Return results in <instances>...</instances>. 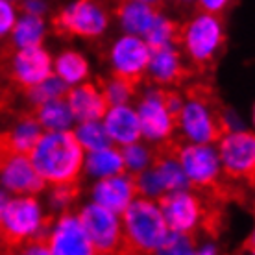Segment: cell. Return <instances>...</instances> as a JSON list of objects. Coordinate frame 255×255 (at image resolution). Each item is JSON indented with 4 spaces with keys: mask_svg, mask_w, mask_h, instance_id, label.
Segmentation results:
<instances>
[{
    "mask_svg": "<svg viewBox=\"0 0 255 255\" xmlns=\"http://www.w3.org/2000/svg\"><path fill=\"white\" fill-rule=\"evenodd\" d=\"M170 231L205 235L217 239L224 228L226 213L222 202L192 189L163 192L155 198Z\"/></svg>",
    "mask_w": 255,
    "mask_h": 255,
    "instance_id": "1",
    "label": "cell"
},
{
    "mask_svg": "<svg viewBox=\"0 0 255 255\" xmlns=\"http://www.w3.org/2000/svg\"><path fill=\"white\" fill-rule=\"evenodd\" d=\"M228 131V113L213 85L202 82L187 83L183 106L176 122V137L183 142L213 144Z\"/></svg>",
    "mask_w": 255,
    "mask_h": 255,
    "instance_id": "2",
    "label": "cell"
},
{
    "mask_svg": "<svg viewBox=\"0 0 255 255\" xmlns=\"http://www.w3.org/2000/svg\"><path fill=\"white\" fill-rule=\"evenodd\" d=\"M83 159L82 144L70 129L43 131L30 152V161L46 185L80 183Z\"/></svg>",
    "mask_w": 255,
    "mask_h": 255,
    "instance_id": "3",
    "label": "cell"
},
{
    "mask_svg": "<svg viewBox=\"0 0 255 255\" xmlns=\"http://www.w3.org/2000/svg\"><path fill=\"white\" fill-rule=\"evenodd\" d=\"M121 217V254H159L170 230L155 200L137 196Z\"/></svg>",
    "mask_w": 255,
    "mask_h": 255,
    "instance_id": "4",
    "label": "cell"
},
{
    "mask_svg": "<svg viewBox=\"0 0 255 255\" xmlns=\"http://www.w3.org/2000/svg\"><path fill=\"white\" fill-rule=\"evenodd\" d=\"M179 50L183 52L196 76L211 74L226 46L224 22L217 13L200 11L189 22L181 24Z\"/></svg>",
    "mask_w": 255,
    "mask_h": 255,
    "instance_id": "5",
    "label": "cell"
},
{
    "mask_svg": "<svg viewBox=\"0 0 255 255\" xmlns=\"http://www.w3.org/2000/svg\"><path fill=\"white\" fill-rule=\"evenodd\" d=\"M54 217L45 215L39 200L33 194H19L7 200L0 217V250L22 252L26 244L46 237Z\"/></svg>",
    "mask_w": 255,
    "mask_h": 255,
    "instance_id": "6",
    "label": "cell"
},
{
    "mask_svg": "<svg viewBox=\"0 0 255 255\" xmlns=\"http://www.w3.org/2000/svg\"><path fill=\"white\" fill-rule=\"evenodd\" d=\"M52 76V58L41 46L0 48V91H22L35 87Z\"/></svg>",
    "mask_w": 255,
    "mask_h": 255,
    "instance_id": "7",
    "label": "cell"
},
{
    "mask_svg": "<svg viewBox=\"0 0 255 255\" xmlns=\"http://www.w3.org/2000/svg\"><path fill=\"white\" fill-rule=\"evenodd\" d=\"M111 22V13L100 0H74L52 17V30L59 37L100 39Z\"/></svg>",
    "mask_w": 255,
    "mask_h": 255,
    "instance_id": "8",
    "label": "cell"
},
{
    "mask_svg": "<svg viewBox=\"0 0 255 255\" xmlns=\"http://www.w3.org/2000/svg\"><path fill=\"white\" fill-rule=\"evenodd\" d=\"M218 157L224 176L231 181L254 187L255 181V135L239 129L228 131L218 139Z\"/></svg>",
    "mask_w": 255,
    "mask_h": 255,
    "instance_id": "9",
    "label": "cell"
},
{
    "mask_svg": "<svg viewBox=\"0 0 255 255\" xmlns=\"http://www.w3.org/2000/svg\"><path fill=\"white\" fill-rule=\"evenodd\" d=\"M76 217L93 248V254H121L122 226L119 215L91 202L78 211Z\"/></svg>",
    "mask_w": 255,
    "mask_h": 255,
    "instance_id": "10",
    "label": "cell"
},
{
    "mask_svg": "<svg viewBox=\"0 0 255 255\" xmlns=\"http://www.w3.org/2000/svg\"><path fill=\"white\" fill-rule=\"evenodd\" d=\"M148 59H150V46L142 37L131 35V33H126L121 39H117L109 50V61L113 70L111 74L122 78L137 91L140 83L144 82Z\"/></svg>",
    "mask_w": 255,
    "mask_h": 255,
    "instance_id": "11",
    "label": "cell"
},
{
    "mask_svg": "<svg viewBox=\"0 0 255 255\" xmlns=\"http://www.w3.org/2000/svg\"><path fill=\"white\" fill-rule=\"evenodd\" d=\"M196 72L192 70L179 46H161L150 50L144 82H150L153 87L178 89L191 82Z\"/></svg>",
    "mask_w": 255,
    "mask_h": 255,
    "instance_id": "12",
    "label": "cell"
},
{
    "mask_svg": "<svg viewBox=\"0 0 255 255\" xmlns=\"http://www.w3.org/2000/svg\"><path fill=\"white\" fill-rule=\"evenodd\" d=\"M0 185L11 194H33L46 189V181L37 174L30 155L0 150Z\"/></svg>",
    "mask_w": 255,
    "mask_h": 255,
    "instance_id": "13",
    "label": "cell"
},
{
    "mask_svg": "<svg viewBox=\"0 0 255 255\" xmlns=\"http://www.w3.org/2000/svg\"><path fill=\"white\" fill-rule=\"evenodd\" d=\"M135 111L140 122V135L148 142L155 144L176 135V119L166 109L161 87L148 91Z\"/></svg>",
    "mask_w": 255,
    "mask_h": 255,
    "instance_id": "14",
    "label": "cell"
},
{
    "mask_svg": "<svg viewBox=\"0 0 255 255\" xmlns=\"http://www.w3.org/2000/svg\"><path fill=\"white\" fill-rule=\"evenodd\" d=\"M46 250L50 255H91L87 237L78 217L70 211L59 213L46 233Z\"/></svg>",
    "mask_w": 255,
    "mask_h": 255,
    "instance_id": "15",
    "label": "cell"
},
{
    "mask_svg": "<svg viewBox=\"0 0 255 255\" xmlns=\"http://www.w3.org/2000/svg\"><path fill=\"white\" fill-rule=\"evenodd\" d=\"M137 196H139V192L135 185V178L128 172L100 178L93 187V202L113 211L115 215H122L124 209Z\"/></svg>",
    "mask_w": 255,
    "mask_h": 255,
    "instance_id": "16",
    "label": "cell"
},
{
    "mask_svg": "<svg viewBox=\"0 0 255 255\" xmlns=\"http://www.w3.org/2000/svg\"><path fill=\"white\" fill-rule=\"evenodd\" d=\"M67 106L70 109L72 119L78 122L83 121H102L109 104L104 98L98 83H78L69 87L65 95Z\"/></svg>",
    "mask_w": 255,
    "mask_h": 255,
    "instance_id": "17",
    "label": "cell"
},
{
    "mask_svg": "<svg viewBox=\"0 0 255 255\" xmlns=\"http://www.w3.org/2000/svg\"><path fill=\"white\" fill-rule=\"evenodd\" d=\"M43 131L45 129L35 121L32 111H19L15 113V121L11 126L0 131V150L30 155Z\"/></svg>",
    "mask_w": 255,
    "mask_h": 255,
    "instance_id": "18",
    "label": "cell"
},
{
    "mask_svg": "<svg viewBox=\"0 0 255 255\" xmlns=\"http://www.w3.org/2000/svg\"><path fill=\"white\" fill-rule=\"evenodd\" d=\"M102 121L111 142H115L119 146L140 140V137H142L137 111L133 108H129L128 104L109 106L106 115L102 117Z\"/></svg>",
    "mask_w": 255,
    "mask_h": 255,
    "instance_id": "19",
    "label": "cell"
},
{
    "mask_svg": "<svg viewBox=\"0 0 255 255\" xmlns=\"http://www.w3.org/2000/svg\"><path fill=\"white\" fill-rule=\"evenodd\" d=\"M161 15L159 7L133 2V0H119L115 6V17L121 22L122 30L131 35L142 37L150 30V26Z\"/></svg>",
    "mask_w": 255,
    "mask_h": 255,
    "instance_id": "20",
    "label": "cell"
},
{
    "mask_svg": "<svg viewBox=\"0 0 255 255\" xmlns=\"http://www.w3.org/2000/svg\"><path fill=\"white\" fill-rule=\"evenodd\" d=\"M46 35L45 19L39 15L24 13L20 19L15 20L11 32L7 35V46L11 48H28V46H41Z\"/></svg>",
    "mask_w": 255,
    "mask_h": 255,
    "instance_id": "21",
    "label": "cell"
},
{
    "mask_svg": "<svg viewBox=\"0 0 255 255\" xmlns=\"http://www.w3.org/2000/svg\"><path fill=\"white\" fill-rule=\"evenodd\" d=\"M30 111H32V115L35 117V121L41 124V128L45 131L70 129L72 122H74L65 96H61V98H50L46 102H41L37 106H33Z\"/></svg>",
    "mask_w": 255,
    "mask_h": 255,
    "instance_id": "22",
    "label": "cell"
},
{
    "mask_svg": "<svg viewBox=\"0 0 255 255\" xmlns=\"http://www.w3.org/2000/svg\"><path fill=\"white\" fill-rule=\"evenodd\" d=\"M83 170L98 179L126 172L121 148H113L109 144V146L95 150V152H87L85 159H83Z\"/></svg>",
    "mask_w": 255,
    "mask_h": 255,
    "instance_id": "23",
    "label": "cell"
},
{
    "mask_svg": "<svg viewBox=\"0 0 255 255\" xmlns=\"http://www.w3.org/2000/svg\"><path fill=\"white\" fill-rule=\"evenodd\" d=\"M52 70L61 82L72 87V85H78L87 80L89 63L80 52L65 50L56 58V61H52Z\"/></svg>",
    "mask_w": 255,
    "mask_h": 255,
    "instance_id": "24",
    "label": "cell"
},
{
    "mask_svg": "<svg viewBox=\"0 0 255 255\" xmlns=\"http://www.w3.org/2000/svg\"><path fill=\"white\" fill-rule=\"evenodd\" d=\"M179 37H181V24H179L178 20L165 17L163 13L150 26V30L142 35V39L146 41V45L150 46V50H155V48H161V46H170V45L178 46Z\"/></svg>",
    "mask_w": 255,
    "mask_h": 255,
    "instance_id": "25",
    "label": "cell"
},
{
    "mask_svg": "<svg viewBox=\"0 0 255 255\" xmlns=\"http://www.w3.org/2000/svg\"><path fill=\"white\" fill-rule=\"evenodd\" d=\"M78 142L82 144L83 152H95L100 148H106L111 144L108 131L104 128L102 121H83L74 129Z\"/></svg>",
    "mask_w": 255,
    "mask_h": 255,
    "instance_id": "26",
    "label": "cell"
},
{
    "mask_svg": "<svg viewBox=\"0 0 255 255\" xmlns=\"http://www.w3.org/2000/svg\"><path fill=\"white\" fill-rule=\"evenodd\" d=\"M121 152H122V159H124V168L131 176H135V174L142 172L144 168H148L153 159L152 146L142 144L140 140H135V142H129V144L121 146Z\"/></svg>",
    "mask_w": 255,
    "mask_h": 255,
    "instance_id": "27",
    "label": "cell"
},
{
    "mask_svg": "<svg viewBox=\"0 0 255 255\" xmlns=\"http://www.w3.org/2000/svg\"><path fill=\"white\" fill-rule=\"evenodd\" d=\"M98 87H100L104 98L108 100L109 106L128 104L135 95H137V89H135L133 85H129V83L124 82L122 78L113 76V74L109 78H100V80H98Z\"/></svg>",
    "mask_w": 255,
    "mask_h": 255,
    "instance_id": "28",
    "label": "cell"
},
{
    "mask_svg": "<svg viewBox=\"0 0 255 255\" xmlns=\"http://www.w3.org/2000/svg\"><path fill=\"white\" fill-rule=\"evenodd\" d=\"M80 196V183H67V185H52L50 205L56 213L69 211V207Z\"/></svg>",
    "mask_w": 255,
    "mask_h": 255,
    "instance_id": "29",
    "label": "cell"
},
{
    "mask_svg": "<svg viewBox=\"0 0 255 255\" xmlns=\"http://www.w3.org/2000/svg\"><path fill=\"white\" fill-rule=\"evenodd\" d=\"M15 20H17V7L7 0H0V39L9 35Z\"/></svg>",
    "mask_w": 255,
    "mask_h": 255,
    "instance_id": "30",
    "label": "cell"
},
{
    "mask_svg": "<svg viewBox=\"0 0 255 255\" xmlns=\"http://www.w3.org/2000/svg\"><path fill=\"white\" fill-rule=\"evenodd\" d=\"M231 2L233 0H196L200 11L217 13V15H220L224 9H228L231 6Z\"/></svg>",
    "mask_w": 255,
    "mask_h": 255,
    "instance_id": "31",
    "label": "cell"
},
{
    "mask_svg": "<svg viewBox=\"0 0 255 255\" xmlns=\"http://www.w3.org/2000/svg\"><path fill=\"white\" fill-rule=\"evenodd\" d=\"M7 200H9V198L6 196V192L0 191V217H2V211H4V205H6Z\"/></svg>",
    "mask_w": 255,
    "mask_h": 255,
    "instance_id": "32",
    "label": "cell"
},
{
    "mask_svg": "<svg viewBox=\"0 0 255 255\" xmlns=\"http://www.w3.org/2000/svg\"><path fill=\"white\" fill-rule=\"evenodd\" d=\"M133 2H142V4H150L155 7H161V4H163V0H133Z\"/></svg>",
    "mask_w": 255,
    "mask_h": 255,
    "instance_id": "33",
    "label": "cell"
},
{
    "mask_svg": "<svg viewBox=\"0 0 255 255\" xmlns=\"http://www.w3.org/2000/svg\"><path fill=\"white\" fill-rule=\"evenodd\" d=\"M174 2H178V4H187V2H192V0H174Z\"/></svg>",
    "mask_w": 255,
    "mask_h": 255,
    "instance_id": "34",
    "label": "cell"
},
{
    "mask_svg": "<svg viewBox=\"0 0 255 255\" xmlns=\"http://www.w3.org/2000/svg\"><path fill=\"white\" fill-rule=\"evenodd\" d=\"M7 2H11V4H13V6H15V7H17V4H19V2H20V0H7Z\"/></svg>",
    "mask_w": 255,
    "mask_h": 255,
    "instance_id": "35",
    "label": "cell"
}]
</instances>
